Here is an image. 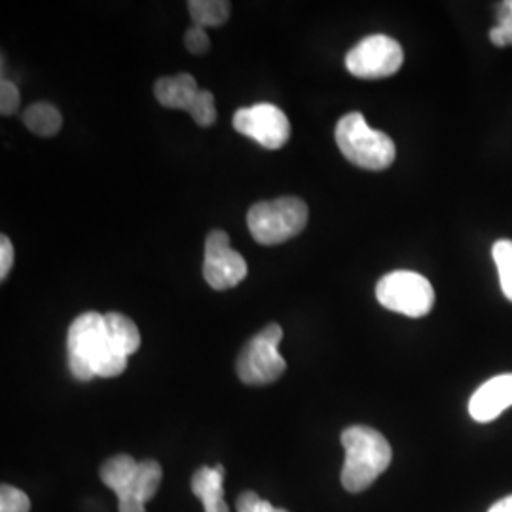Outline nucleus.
<instances>
[{
	"instance_id": "1",
	"label": "nucleus",
	"mask_w": 512,
	"mask_h": 512,
	"mask_svg": "<svg viewBox=\"0 0 512 512\" xmlns=\"http://www.w3.org/2000/svg\"><path fill=\"white\" fill-rule=\"evenodd\" d=\"M67 355L69 370L80 382H90L95 376L116 378L128 366V357L112 348L105 315L97 311L74 319L67 332Z\"/></svg>"
},
{
	"instance_id": "2",
	"label": "nucleus",
	"mask_w": 512,
	"mask_h": 512,
	"mask_svg": "<svg viewBox=\"0 0 512 512\" xmlns=\"http://www.w3.org/2000/svg\"><path fill=\"white\" fill-rule=\"evenodd\" d=\"M346 461L342 469V486L351 492H365L376 478L387 471L393 450L384 435L366 425H353L342 433Z\"/></svg>"
},
{
	"instance_id": "3",
	"label": "nucleus",
	"mask_w": 512,
	"mask_h": 512,
	"mask_svg": "<svg viewBox=\"0 0 512 512\" xmlns=\"http://www.w3.org/2000/svg\"><path fill=\"white\" fill-rule=\"evenodd\" d=\"M336 145L349 162L366 171H384L395 162L393 139L366 124L361 112H349L336 126Z\"/></svg>"
},
{
	"instance_id": "4",
	"label": "nucleus",
	"mask_w": 512,
	"mask_h": 512,
	"mask_svg": "<svg viewBox=\"0 0 512 512\" xmlns=\"http://www.w3.org/2000/svg\"><path fill=\"white\" fill-rule=\"evenodd\" d=\"M308 217L310 211L304 200L285 196L253 205L247 213V226L260 245H279L298 236L306 228Z\"/></svg>"
},
{
	"instance_id": "5",
	"label": "nucleus",
	"mask_w": 512,
	"mask_h": 512,
	"mask_svg": "<svg viewBox=\"0 0 512 512\" xmlns=\"http://www.w3.org/2000/svg\"><path fill=\"white\" fill-rule=\"evenodd\" d=\"M283 340V329L272 323L255 334L247 346L239 353V380L247 385H268L277 382L285 370L287 363L279 353V344Z\"/></svg>"
},
{
	"instance_id": "6",
	"label": "nucleus",
	"mask_w": 512,
	"mask_h": 512,
	"mask_svg": "<svg viewBox=\"0 0 512 512\" xmlns=\"http://www.w3.org/2000/svg\"><path fill=\"white\" fill-rule=\"evenodd\" d=\"M376 298L385 310L414 319L425 317L435 306L433 285L427 277L408 270L384 275L376 285Z\"/></svg>"
},
{
	"instance_id": "7",
	"label": "nucleus",
	"mask_w": 512,
	"mask_h": 512,
	"mask_svg": "<svg viewBox=\"0 0 512 512\" xmlns=\"http://www.w3.org/2000/svg\"><path fill=\"white\" fill-rule=\"evenodd\" d=\"M404 63L403 46L395 38L370 35L346 55V69L363 80H380L397 73Z\"/></svg>"
},
{
	"instance_id": "8",
	"label": "nucleus",
	"mask_w": 512,
	"mask_h": 512,
	"mask_svg": "<svg viewBox=\"0 0 512 512\" xmlns=\"http://www.w3.org/2000/svg\"><path fill=\"white\" fill-rule=\"evenodd\" d=\"M232 122L238 133L268 150L285 147L291 137L289 118L272 103H258L253 107L236 110Z\"/></svg>"
},
{
	"instance_id": "9",
	"label": "nucleus",
	"mask_w": 512,
	"mask_h": 512,
	"mask_svg": "<svg viewBox=\"0 0 512 512\" xmlns=\"http://www.w3.org/2000/svg\"><path fill=\"white\" fill-rule=\"evenodd\" d=\"M203 277L215 291L238 287L247 277V262L230 247V238L224 230H213L205 239Z\"/></svg>"
},
{
	"instance_id": "10",
	"label": "nucleus",
	"mask_w": 512,
	"mask_h": 512,
	"mask_svg": "<svg viewBox=\"0 0 512 512\" xmlns=\"http://www.w3.org/2000/svg\"><path fill=\"white\" fill-rule=\"evenodd\" d=\"M137 471H139V461H135L128 454L107 459L101 467V480L114 494L118 495L120 512H147L145 505L133 497V482H135Z\"/></svg>"
},
{
	"instance_id": "11",
	"label": "nucleus",
	"mask_w": 512,
	"mask_h": 512,
	"mask_svg": "<svg viewBox=\"0 0 512 512\" xmlns=\"http://www.w3.org/2000/svg\"><path fill=\"white\" fill-rule=\"evenodd\" d=\"M512 406V374H501L480 385L469 401V414L478 423L499 418Z\"/></svg>"
},
{
	"instance_id": "12",
	"label": "nucleus",
	"mask_w": 512,
	"mask_h": 512,
	"mask_svg": "<svg viewBox=\"0 0 512 512\" xmlns=\"http://www.w3.org/2000/svg\"><path fill=\"white\" fill-rule=\"evenodd\" d=\"M200 93L198 82L192 74L181 73L177 76H164L156 80L154 95L160 105L167 109L190 110L196 95Z\"/></svg>"
},
{
	"instance_id": "13",
	"label": "nucleus",
	"mask_w": 512,
	"mask_h": 512,
	"mask_svg": "<svg viewBox=\"0 0 512 512\" xmlns=\"http://www.w3.org/2000/svg\"><path fill=\"white\" fill-rule=\"evenodd\" d=\"M192 492L203 503L205 512H230L224 501V467H202L192 476Z\"/></svg>"
},
{
	"instance_id": "14",
	"label": "nucleus",
	"mask_w": 512,
	"mask_h": 512,
	"mask_svg": "<svg viewBox=\"0 0 512 512\" xmlns=\"http://www.w3.org/2000/svg\"><path fill=\"white\" fill-rule=\"evenodd\" d=\"M105 321H107V332H109L112 348L122 353L124 357L133 355L141 346V334L137 325L118 311L105 313Z\"/></svg>"
},
{
	"instance_id": "15",
	"label": "nucleus",
	"mask_w": 512,
	"mask_h": 512,
	"mask_svg": "<svg viewBox=\"0 0 512 512\" xmlns=\"http://www.w3.org/2000/svg\"><path fill=\"white\" fill-rule=\"evenodd\" d=\"M21 120L27 129L38 137H54L63 126V118H61L59 110L44 101L23 110Z\"/></svg>"
},
{
	"instance_id": "16",
	"label": "nucleus",
	"mask_w": 512,
	"mask_h": 512,
	"mask_svg": "<svg viewBox=\"0 0 512 512\" xmlns=\"http://www.w3.org/2000/svg\"><path fill=\"white\" fill-rule=\"evenodd\" d=\"M232 4L228 0H192L188 2V12L194 25L200 27H222L230 18Z\"/></svg>"
},
{
	"instance_id": "17",
	"label": "nucleus",
	"mask_w": 512,
	"mask_h": 512,
	"mask_svg": "<svg viewBox=\"0 0 512 512\" xmlns=\"http://www.w3.org/2000/svg\"><path fill=\"white\" fill-rule=\"evenodd\" d=\"M162 484V467L154 459H145L139 461V471L133 482V497L147 505L148 501L156 495L158 488Z\"/></svg>"
},
{
	"instance_id": "18",
	"label": "nucleus",
	"mask_w": 512,
	"mask_h": 512,
	"mask_svg": "<svg viewBox=\"0 0 512 512\" xmlns=\"http://www.w3.org/2000/svg\"><path fill=\"white\" fill-rule=\"evenodd\" d=\"M497 274H499V283L501 291L507 296V300L512 302V241L511 239H499L495 241L492 249Z\"/></svg>"
},
{
	"instance_id": "19",
	"label": "nucleus",
	"mask_w": 512,
	"mask_h": 512,
	"mask_svg": "<svg viewBox=\"0 0 512 512\" xmlns=\"http://www.w3.org/2000/svg\"><path fill=\"white\" fill-rule=\"evenodd\" d=\"M188 114L194 118V122L202 128H211L217 122V109H215V95L209 90H200L196 95Z\"/></svg>"
},
{
	"instance_id": "20",
	"label": "nucleus",
	"mask_w": 512,
	"mask_h": 512,
	"mask_svg": "<svg viewBox=\"0 0 512 512\" xmlns=\"http://www.w3.org/2000/svg\"><path fill=\"white\" fill-rule=\"evenodd\" d=\"M497 27L490 31L495 46H512V0L501 2L497 10Z\"/></svg>"
},
{
	"instance_id": "21",
	"label": "nucleus",
	"mask_w": 512,
	"mask_h": 512,
	"mask_svg": "<svg viewBox=\"0 0 512 512\" xmlns=\"http://www.w3.org/2000/svg\"><path fill=\"white\" fill-rule=\"evenodd\" d=\"M31 501L25 492L14 486L2 484L0 488V512H29Z\"/></svg>"
},
{
	"instance_id": "22",
	"label": "nucleus",
	"mask_w": 512,
	"mask_h": 512,
	"mask_svg": "<svg viewBox=\"0 0 512 512\" xmlns=\"http://www.w3.org/2000/svg\"><path fill=\"white\" fill-rule=\"evenodd\" d=\"M236 509L238 512H289L285 509H277L270 501H264L255 492H243L239 495Z\"/></svg>"
},
{
	"instance_id": "23",
	"label": "nucleus",
	"mask_w": 512,
	"mask_h": 512,
	"mask_svg": "<svg viewBox=\"0 0 512 512\" xmlns=\"http://www.w3.org/2000/svg\"><path fill=\"white\" fill-rule=\"evenodd\" d=\"M19 103H21V99H19V90L16 88V84L10 80H2L0 82V112L4 116H12L18 112Z\"/></svg>"
},
{
	"instance_id": "24",
	"label": "nucleus",
	"mask_w": 512,
	"mask_h": 512,
	"mask_svg": "<svg viewBox=\"0 0 512 512\" xmlns=\"http://www.w3.org/2000/svg\"><path fill=\"white\" fill-rule=\"evenodd\" d=\"M184 46L192 52V54L202 55L209 50V37L205 33V29L200 25H192L186 33H184Z\"/></svg>"
},
{
	"instance_id": "25",
	"label": "nucleus",
	"mask_w": 512,
	"mask_h": 512,
	"mask_svg": "<svg viewBox=\"0 0 512 512\" xmlns=\"http://www.w3.org/2000/svg\"><path fill=\"white\" fill-rule=\"evenodd\" d=\"M14 266V245L8 236L0 238V279L4 281Z\"/></svg>"
},
{
	"instance_id": "26",
	"label": "nucleus",
	"mask_w": 512,
	"mask_h": 512,
	"mask_svg": "<svg viewBox=\"0 0 512 512\" xmlns=\"http://www.w3.org/2000/svg\"><path fill=\"white\" fill-rule=\"evenodd\" d=\"M488 512H512V495L501 499V501H497L494 507Z\"/></svg>"
}]
</instances>
